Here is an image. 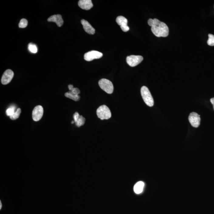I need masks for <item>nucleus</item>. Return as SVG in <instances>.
Returning a JSON list of instances; mask_svg holds the SVG:
<instances>
[{
	"label": "nucleus",
	"mask_w": 214,
	"mask_h": 214,
	"mask_svg": "<svg viewBox=\"0 0 214 214\" xmlns=\"http://www.w3.org/2000/svg\"><path fill=\"white\" fill-rule=\"evenodd\" d=\"M81 23L82 24L84 29L87 33L91 35H94L95 33V29L92 26V25L87 21L85 20V19H82L81 21Z\"/></svg>",
	"instance_id": "11"
},
{
	"label": "nucleus",
	"mask_w": 214,
	"mask_h": 214,
	"mask_svg": "<svg viewBox=\"0 0 214 214\" xmlns=\"http://www.w3.org/2000/svg\"><path fill=\"white\" fill-rule=\"evenodd\" d=\"M148 24L151 27V32L157 37H166L169 33V29L165 23L159 19H150Z\"/></svg>",
	"instance_id": "1"
},
{
	"label": "nucleus",
	"mask_w": 214,
	"mask_h": 214,
	"mask_svg": "<svg viewBox=\"0 0 214 214\" xmlns=\"http://www.w3.org/2000/svg\"><path fill=\"white\" fill-rule=\"evenodd\" d=\"M103 56V54L100 52L92 50L85 53L84 59L87 61H91L94 59H99Z\"/></svg>",
	"instance_id": "6"
},
{
	"label": "nucleus",
	"mask_w": 214,
	"mask_h": 214,
	"mask_svg": "<svg viewBox=\"0 0 214 214\" xmlns=\"http://www.w3.org/2000/svg\"><path fill=\"white\" fill-rule=\"evenodd\" d=\"M141 94L144 102L150 107L154 105V100L152 96L148 89L146 86H143L141 89Z\"/></svg>",
	"instance_id": "2"
},
{
	"label": "nucleus",
	"mask_w": 214,
	"mask_h": 214,
	"mask_svg": "<svg viewBox=\"0 0 214 214\" xmlns=\"http://www.w3.org/2000/svg\"><path fill=\"white\" fill-rule=\"evenodd\" d=\"M43 115V109L42 106H36L32 112V118L34 121H38L42 117Z\"/></svg>",
	"instance_id": "8"
},
{
	"label": "nucleus",
	"mask_w": 214,
	"mask_h": 214,
	"mask_svg": "<svg viewBox=\"0 0 214 214\" xmlns=\"http://www.w3.org/2000/svg\"><path fill=\"white\" fill-rule=\"evenodd\" d=\"M69 93L71 94L75 95H79V94L80 93V91L79 89L77 88H73L69 92Z\"/></svg>",
	"instance_id": "22"
},
{
	"label": "nucleus",
	"mask_w": 214,
	"mask_h": 214,
	"mask_svg": "<svg viewBox=\"0 0 214 214\" xmlns=\"http://www.w3.org/2000/svg\"><path fill=\"white\" fill-rule=\"evenodd\" d=\"M28 49L30 52L33 53H36L38 51L37 46L35 44L30 43L28 45Z\"/></svg>",
	"instance_id": "17"
},
{
	"label": "nucleus",
	"mask_w": 214,
	"mask_h": 214,
	"mask_svg": "<svg viewBox=\"0 0 214 214\" xmlns=\"http://www.w3.org/2000/svg\"><path fill=\"white\" fill-rule=\"evenodd\" d=\"M0 204H1V207H0V209H1V203H0Z\"/></svg>",
	"instance_id": "27"
},
{
	"label": "nucleus",
	"mask_w": 214,
	"mask_h": 214,
	"mask_svg": "<svg viewBox=\"0 0 214 214\" xmlns=\"http://www.w3.org/2000/svg\"><path fill=\"white\" fill-rule=\"evenodd\" d=\"M47 20L49 22H53L56 23L58 26L59 27H61L63 24V19L62 15L60 14L52 15Z\"/></svg>",
	"instance_id": "10"
},
{
	"label": "nucleus",
	"mask_w": 214,
	"mask_h": 214,
	"mask_svg": "<svg viewBox=\"0 0 214 214\" xmlns=\"http://www.w3.org/2000/svg\"><path fill=\"white\" fill-rule=\"evenodd\" d=\"M78 5L81 9L85 10H90L93 6L91 0H80Z\"/></svg>",
	"instance_id": "12"
},
{
	"label": "nucleus",
	"mask_w": 214,
	"mask_h": 214,
	"mask_svg": "<svg viewBox=\"0 0 214 214\" xmlns=\"http://www.w3.org/2000/svg\"><path fill=\"white\" fill-rule=\"evenodd\" d=\"M210 101H211V103H212V104L213 105L214 110V98H211Z\"/></svg>",
	"instance_id": "24"
},
{
	"label": "nucleus",
	"mask_w": 214,
	"mask_h": 214,
	"mask_svg": "<svg viewBox=\"0 0 214 214\" xmlns=\"http://www.w3.org/2000/svg\"><path fill=\"white\" fill-rule=\"evenodd\" d=\"M144 183L142 181L137 182L134 187V191L137 194H141L143 190Z\"/></svg>",
	"instance_id": "13"
},
{
	"label": "nucleus",
	"mask_w": 214,
	"mask_h": 214,
	"mask_svg": "<svg viewBox=\"0 0 214 214\" xmlns=\"http://www.w3.org/2000/svg\"><path fill=\"white\" fill-rule=\"evenodd\" d=\"M80 114H79L78 112H76L73 115V119L75 123L78 120V119L80 117Z\"/></svg>",
	"instance_id": "23"
},
{
	"label": "nucleus",
	"mask_w": 214,
	"mask_h": 214,
	"mask_svg": "<svg viewBox=\"0 0 214 214\" xmlns=\"http://www.w3.org/2000/svg\"><path fill=\"white\" fill-rule=\"evenodd\" d=\"M189 119L192 126L197 128L200 124V115L196 113L192 112L189 115Z\"/></svg>",
	"instance_id": "7"
},
{
	"label": "nucleus",
	"mask_w": 214,
	"mask_h": 214,
	"mask_svg": "<svg viewBox=\"0 0 214 214\" xmlns=\"http://www.w3.org/2000/svg\"><path fill=\"white\" fill-rule=\"evenodd\" d=\"M85 118H84L82 115H80V118L78 119V120L76 121L75 123H76V126L80 127L84 125V124H85Z\"/></svg>",
	"instance_id": "16"
},
{
	"label": "nucleus",
	"mask_w": 214,
	"mask_h": 214,
	"mask_svg": "<svg viewBox=\"0 0 214 214\" xmlns=\"http://www.w3.org/2000/svg\"><path fill=\"white\" fill-rule=\"evenodd\" d=\"M14 76L13 71L11 70H7L5 71L1 78V83L3 85H7L11 81Z\"/></svg>",
	"instance_id": "9"
},
{
	"label": "nucleus",
	"mask_w": 214,
	"mask_h": 214,
	"mask_svg": "<svg viewBox=\"0 0 214 214\" xmlns=\"http://www.w3.org/2000/svg\"><path fill=\"white\" fill-rule=\"evenodd\" d=\"M21 113V110L20 108H18L13 115L10 117V118L12 120H15V119H17L19 117Z\"/></svg>",
	"instance_id": "20"
},
{
	"label": "nucleus",
	"mask_w": 214,
	"mask_h": 214,
	"mask_svg": "<svg viewBox=\"0 0 214 214\" xmlns=\"http://www.w3.org/2000/svg\"><path fill=\"white\" fill-rule=\"evenodd\" d=\"M73 88V85H68V88L70 90Z\"/></svg>",
	"instance_id": "25"
},
{
	"label": "nucleus",
	"mask_w": 214,
	"mask_h": 214,
	"mask_svg": "<svg viewBox=\"0 0 214 214\" xmlns=\"http://www.w3.org/2000/svg\"><path fill=\"white\" fill-rule=\"evenodd\" d=\"M65 96L67 98H70V99L73 100L74 101H79L80 98V96L73 95V94H71V93H69V92L66 93L65 94Z\"/></svg>",
	"instance_id": "15"
},
{
	"label": "nucleus",
	"mask_w": 214,
	"mask_h": 214,
	"mask_svg": "<svg viewBox=\"0 0 214 214\" xmlns=\"http://www.w3.org/2000/svg\"><path fill=\"white\" fill-rule=\"evenodd\" d=\"M143 60L141 56L131 55L127 57L126 61L128 65L131 67L136 66Z\"/></svg>",
	"instance_id": "5"
},
{
	"label": "nucleus",
	"mask_w": 214,
	"mask_h": 214,
	"mask_svg": "<svg viewBox=\"0 0 214 214\" xmlns=\"http://www.w3.org/2000/svg\"><path fill=\"white\" fill-rule=\"evenodd\" d=\"M116 22L120 25L121 28L127 26L128 20L125 17L123 16H119L117 18Z\"/></svg>",
	"instance_id": "14"
},
{
	"label": "nucleus",
	"mask_w": 214,
	"mask_h": 214,
	"mask_svg": "<svg viewBox=\"0 0 214 214\" xmlns=\"http://www.w3.org/2000/svg\"><path fill=\"white\" fill-rule=\"evenodd\" d=\"M74 122H75L74 121H72V122H71V124H73V123H74Z\"/></svg>",
	"instance_id": "26"
},
{
	"label": "nucleus",
	"mask_w": 214,
	"mask_h": 214,
	"mask_svg": "<svg viewBox=\"0 0 214 214\" xmlns=\"http://www.w3.org/2000/svg\"><path fill=\"white\" fill-rule=\"evenodd\" d=\"M16 111L15 110V107L14 106H12L11 107H9L8 109L6 111V114L7 116L11 117L14 114Z\"/></svg>",
	"instance_id": "18"
},
{
	"label": "nucleus",
	"mask_w": 214,
	"mask_h": 214,
	"mask_svg": "<svg viewBox=\"0 0 214 214\" xmlns=\"http://www.w3.org/2000/svg\"><path fill=\"white\" fill-rule=\"evenodd\" d=\"M99 86L106 93L109 94H112L114 92V86L112 82L110 80L106 79H102L100 80L98 82Z\"/></svg>",
	"instance_id": "4"
},
{
	"label": "nucleus",
	"mask_w": 214,
	"mask_h": 214,
	"mask_svg": "<svg viewBox=\"0 0 214 214\" xmlns=\"http://www.w3.org/2000/svg\"><path fill=\"white\" fill-rule=\"evenodd\" d=\"M97 114L98 117L101 120L108 119L111 117V111L107 106L103 105L99 107L97 110Z\"/></svg>",
	"instance_id": "3"
},
{
	"label": "nucleus",
	"mask_w": 214,
	"mask_h": 214,
	"mask_svg": "<svg viewBox=\"0 0 214 214\" xmlns=\"http://www.w3.org/2000/svg\"><path fill=\"white\" fill-rule=\"evenodd\" d=\"M28 21L26 19H23L20 21L19 24V28H24L28 26Z\"/></svg>",
	"instance_id": "19"
},
{
	"label": "nucleus",
	"mask_w": 214,
	"mask_h": 214,
	"mask_svg": "<svg viewBox=\"0 0 214 214\" xmlns=\"http://www.w3.org/2000/svg\"><path fill=\"white\" fill-rule=\"evenodd\" d=\"M209 39L207 41V44L209 46H214V36L213 35L209 34L208 35Z\"/></svg>",
	"instance_id": "21"
}]
</instances>
